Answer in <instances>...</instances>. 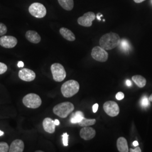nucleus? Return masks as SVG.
Instances as JSON below:
<instances>
[{
    "mask_svg": "<svg viewBox=\"0 0 152 152\" xmlns=\"http://www.w3.org/2000/svg\"><path fill=\"white\" fill-rule=\"evenodd\" d=\"M120 36L115 33L110 32L104 34L99 40V45L105 50H110L119 46Z\"/></svg>",
    "mask_w": 152,
    "mask_h": 152,
    "instance_id": "nucleus-1",
    "label": "nucleus"
},
{
    "mask_svg": "<svg viewBox=\"0 0 152 152\" xmlns=\"http://www.w3.org/2000/svg\"><path fill=\"white\" fill-rule=\"evenodd\" d=\"M80 90V84L75 80H69L64 82L61 87V92L65 98H71L76 95Z\"/></svg>",
    "mask_w": 152,
    "mask_h": 152,
    "instance_id": "nucleus-2",
    "label": "nucleus"
},
{
    "mask_svg": "<svg viewBox=\"0 0 152 152\" xmlns=\"http://www.w3.org/2000/svg\"><path fill=\"white\" fill-rule=\"evenodd\" d=\"M74 109L75 107L73 104L66 102L55 105L53 108V112L60 118H65L71 114Z\"/></svg>",
    "mask_w": 152,
    "mask_h": 152,
    "instance_id": "nucleus-3",
    "label": "nucleus"
},
{
    "mask_svg": "<svg viewBox=\"0 0 152 152\" xmlns=\"http://www.w3.org/2000/svg\"><path fill=\"white\" fill-rule=\"evenodd\" d=\"M23 103L27 108L36 109L39 108L41 104V99L38 95L31 93L26 95L23 99Z\"/></svg>",
    "mask_w": 152,
    "mask_h": 152,
    "instance_id": "nucleus-4",
    "label": "nucleus"
},
{
    "mask_svg": "<svg viewBox=\"0 0 152 152\" xmlns=\"http://www.w3.org/2000/svg\"><path fill=\"white\" fill-rule=\"evenodd\" d=\"M51 71L54 80L56 82L63 81L66 77V71L64 66L60 63H54L51 66Z\"/></svg>",
    "mask_w": 152,
    "mask_h": 152,
    "instance_id": "nucleus-5",
    "label": "nucleus"
},
{
    "mask_svg": "<svg viewBox=\"0 0 152 152\" xmlns=\"http://www.w3.org/2000/svg\"><path fill=\"white\" fill-rule=\"evenodd\" d=\"M29 12L32 16L37 18H42L46 15V9L42 4L35 2L29 7Z\"/></svg>",
    "mask_w": 152,
    "mask_h": 152,
    "instance_id": "nucleus-6",
    "label": "nucleus"
},
{
    "mask_svg": "<svg viewBox=\"0 0 152 152\" xmlns=\"http://www.w3.org/2000/svg\"><path fill=\"white\" fill-rule=\"evenodd\" d=\"M91 56L94 60L100 62H105L108 59V53L101 46H95L92 50Z\"/></svg>",
    "mask_w": 152,
    "mask_h": 152,
    "instance_id": "nucleus-7",
    "label": "nucleus"
},
{
    "mask_svg": "<svg viewBox=\"0 0 152 152\" xmlns=\"http://www.w3.org/2000/svg\"><path fill=\"white\" fill-rule=\"evenodd\" d=\"M103 109L105 112L110 117H115L120 113L118 105L114 101H108L104 104Z\"/></svg>",
    "mask_w": 152,
    "mask_h": 152,
    "instance_id": "nucleus-8",
    "label": "nucleus"
},
{
    "mask_svg": "<svg viewBox=\"0 0 152 152\" xmlns=\"http://www.w3.org/2000/svg\"><path fill=\"white\" fill-rule=\"evenodd\" d=\"M96 15L94 12L90 11L84 14L82 16L80 17L77 22L78 23L83 27H90L92 26V21L95 19Z\"/></svg>",
    "mask_w": 152,
    "mask_h": 152,
    "instance_id": "nucleus-9",
    "label": "nucleus"
},
{
    "mask_svg": "<svg viewBox=\"0 0 152 152\" xmlns=\"http://www.w3.org/2000/svg\"><path fill=\"white\" fill-rule=\"evenodd\" d=\"M18 43V40L15 37L11 36H4L0 38V45L5 48L11 49L14 48Z\"/></svg>",
    "mask_w": 152,
    "mask_h": 152,
    "instance_id": "nucleus-10",
    "label": "nucleus"
},
{
    "mask_svg": "<svg viewBox=\"0 0 152 152\" xmlns=\"http://www.w3.org/2000/svg\"><path fill=\"white\" fill-rule=\"evenodd\" d=\"M18 76L24 81L31 82L35 79L36 73L31 69L24 68L19 71Z\"/></svg>",
    "mask_w": 152,
    "mask_h": 152,
    "instance_id": "nucleus-11",
    "label": "nucleus"
},
{
    "mask_svg": "<svg viewBox=\"0 0 152 152\" xmlns=\"http://www.w3.org/2000/svg\"><path fill=\"white\" fill-rule=\"evenodd\" d=\"M80 136L85 140H90L93 139L96 135V131L89 126L83 127L80 131Z\"/></svg>",
    "mask_w": 152,
    "mask_h": 152,
    "instance_id": "nucleus-12",
    "label": "nucleus"
},
{
    "mask_svg": "<svg viewBox=\"0 0 152 152\" xmlns=\"http://www.w3.org/2000/svg\"><path fill=\"white\" fill-rule=\"evenodd\" d=\"M24 144L22 140L16 139L11 142L9 147V152H22L24 151Z\"/></svg>",
    "mask_w": 152,
    "mask_h": 152,
    "instance_id": "nucleus-13",
    "label": "nucleus"
},
{
    "mask_svg": "<svg viewBox=\"0 0 152 152\" xmlns=\"http://www.w3.org/2000/svg\"><path fill=\"white\" fill-rule=\"evenodd\" d=\"M43 127L45 131L50 134L54 133L55 131L54 121L50 118H46L43 121Z\"/></svg>",
    "mask_w": 152,
    "mask_h": 152,
    "instance_id": "nucleus-14",
    "label": "nucleus"
},
{
    "mask_svg": "<svg viewBox=\"0 0 152 152\" xmlns=\"http://www.w3.org/2000/svg\"><path fill=\"white\" fill-rule=\"evenodd\" d=\"M26 37L33 44H38L41 39L38 33L34 31H28L26 33Z\"/></svg>",
    "mask_w": 152,
    "mask_h": 152,
    "instance_id": "nucleus-15",
    "label": "nucleus"
},
{
    "mask_svg": "<svg viewBox=\"0 0 152 152\" xmlns=\"http://www.w3.org/2000/svg\"><path fill=\"white\" fill-rule=\"evenodd\" d=\"M59 32L63 37L69 41H74L76 39V37L74 33L68 28H61L59 30Z\"/></svg>",
    "mask_w": 152,
    "mask_h": 152,
    "instance_id": "nucleus-16",
    "label": "nucleus"
},
{
    "mask_svg": "<svg viewBox=\"0 0 152 152\" xmlns=\"http://www.w3.org/2000/svg\"><path fill=\"white\" fill-rule=\"evenodd\" d=\"M117 147L120 152H128L129 151L127 142L124 137H120L117 139Z\"/></svg>",
    "mask_w": 152,
    "mask_h": 152,
    "instance_id": "nucleus-17",
    "label": "nucleus"
},
{
    "mask_svg": "<svg viewBox=\"0 0 152 152\" xmlns=\"http://www.w3.org/2000/svg\"><path fill=\"white\" fill-rule=\"evenodd\" d=\"M58 2L64 10L71 11L74 7L73 0H58Z\"/></svg>",
    "mask_w": 152,
    "mask_h": 152,
    "instance_id": "nucleus-18",
    "label": "nucleus"
},
{
    "mask_svg": "<svg viewBox=\"0 0 152 152\" xmlns=\"http://www.w3.org/2000/svg\"><path fill=\"white\" fill-rule=\"evenodd\" d=\"M84 114L83 112L81 111H77L75 113H73L71 116V123L75 124H78L81 121V120L84 118Z\"/></svg>",
    "mask_w": 152,
    "mask_h": 152,
    "instance_id": "nucleus-19",
    "label": "nucleus"
},
{
    "mask_svg": "<svg viewBox=\"0 0 152 152\" xmlns=\"http://www.w3.org/2000/svg\"><path fill=\"white\" fill-rule=\"evenodd\" d=\"M132 80L135 83V84L138 87L142 88L146 85V79L144 77L140 75H135L133 76L132 77Z\"/></svg>",
    "mask_w": 152,
    "mask_h": 152,
    "instance_id": "nucleus-20",
    "label": "nucleus"
},
{
    "mask_svg": "<svg viewBox=\"0 0 152 152\" xmlns=\"http://www.w3.org/2000/svg\"><path fill=\"white\" fill-rule=\"evenodd\" d=\"M119 46L120 49L125 53H127L129 51H130L131 49L130 45L129 44V41L126 39H121Z\"/></svg>",
    "mask_w": 152,
    "mask_h": 152,
    "instance_id": "nucleus-21",
    "label": "nucleus"
},
{
    "mask_svg": "<svg viewBox=\"0 0 152 152\" xmlns=\"http://www.w3.org/2000/svg\"><path fill=\"white\" fill-rule=\"evenodd\" d=\"M96 123L95 119H87L86 118H83L81 122L78 123V125L81 127H87L91 126L92 125H95Z\"/></svg>",
    "mask_w": 152,
    "mask_h": 152,
    "instance_id": "nucleus-22",
    "label": "nucleus"
},
{
    "mask_svg": "<svg viewBox=\"0 0 152 152\" xmlns=\"http://www.w3.org/2000/svg\"><path fill=\"white\" fill-rule=\"evenodd\" d=\"M9 147L5 142H0V152H7L9 151Z\"/></svg>",
    "mask_w": 152,
    "mask_h": 152,
    "instance_id": "nucleus-23",
    "label": "nucleus"
},
{
    "mask_svg": "<svg viewBox=\"0 0 152 152\" xmlns=\"http://www.w3.org/2000/svg\"><path fill=\"white\" fill-rule=\"evenodd\" d=\"M149 102L150 101L149 100V98H147V96H143L141 98L140 102L141 107H142L143 108H147L150 105Z\"/></svg>",
    "mask_w": 152,
    "mask_h": 152,
    "instance_id": "nucleus-24",
    "label": "nucleus"
},
{
    "mask_svg": "<svg viewBox=\"0 0 152 152\" xmlns=\"http://www.w3.org/2000/svg\"><path fill=\"white\" fill-rule=\"evenodd\" d=\"M7 29L4 23H0V36H4L6 33H7Z\"/></svg>",
    "mask_w": 152,
    "mask_h": 152,
    "instance_id": "nucleus-25",
    "label": "nucleus"
},
{
    "mask_svg": "<svg viewBox=\"0 0 152 152\" xmlns=\"http://www.w3.org/2000/svg\"><path fill=\"white\" fill-rule=\"evenodd\" d=\"M7 70V66L5 64L0 62V75H2Z\"/></svg>",
    "mask_w": 152,
    "mask_h": 152,
    "instance_id": "nucleus-26",
    "label": "nucleus"
},
{
    "mask_svg": "<svg viewBox=\"0 0 152 152\" xmlns=\"http://www.w3.org/2000/svg\"><path fill=\"white\" fill-rule=\"evenodd\" d=\"M62 136H63V145L65 147H66L68 145V136L69 135H68L67 133H64Z\"/></svg>",
    "mask_w": 152,
    "mask_h": 152,
    "instance_id": "nucleus-27",
    "label": "nucleus"
},
{
    "mask_svg": "<svg viewBox=\"0 0 152 152\" xmlns=\"http://www.w3.org/2000/svg\"><path fill=\"white\" fill-rule=\"evenodd\" d=\"M124 97H125V95H124V94L123 92H118L116 94V96H115V98L118 100H122L124 98Z\"/></svg>",
    "mask_w": 152,
    "mask_h": 152,
    "instance_id": "nucleus-28",
    "label": "nucleus"
},
{
    "mask_svg": "<svg viewBox=\"0 0 152 152\" xmlns=\"http://www.w3.org/2000/svg\"><path fill=\"white\" fill-rule=\"evenodd\" d=\"M98 107H99V105L98 104H95L93 105L92 106V111L94 113H96L98 111Z\"/></svg>",
    "mask_w": 152,
    "mask_h": 152,
    "instance_id": "nucleus-29",
    "label": "nucleus"
},
{
    "mask_svg": "<svg viewBox=\"0 0 152 152\" xmlns=\"http://www.w3.org/2000/svg\"><path fill=\"white\" fill-rule=\"evenodd\" d=\"M130 151L131 152H141V150L140 149V148H139V147L137 146L135 149L131 148L130 149Z\"/></svg>",
    "mask_w": 152,
    "mask_h": 152,
    "instance_id": "nucleus-30",
    "label": "nucleus"
},
{
    "mask_svg": "<svg viewBox=\"0 0 152 152\" xmlns=\"http://www.w3.org/2000/svg\"><path fill=\"white\" fill-rule=\"evenodd\" d=\"M24 63L22 61H19L18 63V66L19 67V68H22V67H23L24 66Z\"/></svg>",
    "mask_w": 152,
    "mask_h": 152,
    "instance_id": "nucleus-31",
    "label": "nucleus"
},
{
    "mask_svg": "<svg viewBox=\"0 0 152 152\" xmlns=\"http://www.w3.org/2000/svg\"><path fill=\"white\" fill-rule=\"evenodd\" d=\"M126 85H127V86L130 87L131 86H132V83H131V82L129 80H127L126 81Z\"/></svg>",
    "mask_w": 152,
    "mask_h": 152,
    "instance_id": "nucleus-32",
    "label": "nucleus"
},
{
    "mask_svg": "<svg viewBox=\"0 0 152 152\" xmlns=\"http://www.w3.org/2000/svg\"><path fill=\"white\" fill-rule=\"evenodd\" d=\"M132 145L134 147H137V146L139 145V142H137V141H134L133 142V143H132Z\"/></svg>",
    "mask_w": 152,
    "mask_h": 152,
    "instance_id": "nucleus-33",
    "label": "nucleus"
},
{
    "mask_svg": "<svg viewBox=\"0 0 152 152\" xmlns=\"http://www.w3.org/2000/svg\"><path fill=\"white\" fill-rule=\"evenodd\" d=\"M54 123L56 126H58V125H60V121L58 120H55Z\"/></svg>",
    "mask_w": 152,
    "mask_h": 152,
    "instance_id": "nucleus-34",
    "label": "nucleus"
},
{
    "mask_svg": "<svg viewBox=\"0 0 152 152\" xmlns=\"http://www.w3.org/2000/svg\"><path fill=\"white\" fill-rule=\"evenodd\" d=\"M134 2H136V3H141L142 2L144 1L145 0H134Z\"/></svg>",
    "mask_w": 152,
    "mask_h": 152,
    "instance_id": "nucleus-35",
    "label": "nucleus"
},
{
    "mask_svg": "<svg viewBox=\"0 0 152 152\" xmlns=\"http://www.w3.org/2000/svg\"><path fill=\"white\" fill-rule=\"evenodd\" d=\"M4 135V132L0 130V136H3Z\"/></svg>",
    "mask_w": 152,
    "mask_h": 152,
    "instance_id": "nucleus-36",
    "label": "nucleus"
},
{
    "mask_svg": "<svg viewBox=\"0 0 152 152\" xmlns=\"http://www.w3.org/2000/svg\"><path fill=\"white\" fill-rule=\"evenodd\" d=\"M149 100L150 102H152V94H151V95H150V96H149Z\"/></svg>",
    "mask_w": 152,
    "mask_h": 152,
    "instance_id": "nucleus-37",
    "label": "nucleus"
},
{
    "mask_svg": "<svg viewBox=\"0 0 152 152\" xmlns=\"http://www.w3.org/2000/svg\"><path fill=\"white\" fill-rule=\"evenodd\" d=\"M43 151H36V152H42Z\"/></svg>",
    "mask_w": 152,
    "mask_h": 152,
    "instance_id": "nucleus-38",
    "label": "nucleus"
}]
</instances>
